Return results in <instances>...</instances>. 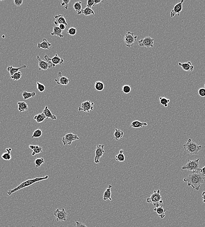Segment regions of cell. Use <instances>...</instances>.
<instances>
[{"instance_id": "1", "label": "cell", "mask_w": 205, "mask_h": 227, "mask_svg": "<svg viewBox=\"0 0 205 227\" xmlns=\"http://www.w3.org/2000/svg\"><path fill=\"white\" fill-rule=\"evenodd\" d=\"M183 181L187 183L189 186H191L196 191H199L205 180V176L201 172L192 173L183 179Z\"/></svg>"}, {"instance_id": "2", "label": "cell", "mask_w": 205, "mask_h": 227, "mask_svg": "<svg viewBox=\"0 0 205 227\" xmlns=\"http://www.w3.org/2000/svg\"><path fill=\"white\" fill-rule=\"evenodd\" d=\"M49 177V176H46L44 177H37V178H34V179H30V180L25 181L24 182H23L22 184H20L19 185H18L16 188H15L14 189H12V190H10L8 191L7 192V194L8 195H12V194H14L17 191H18L19 190L26 188V187H28V186L33 184L35 183L41 181L47 180Z\"/></svg>"}, {"instance_id": "3", "label": "cell", "mask_w": 205, "mask_h": 227, "mask_svg": "<svg viewBox=\"0 0 205 227\" xmlns=\"http://www.w3.org/2000/svg\"><path fill=\"white\" fill-rule=\"evenodd\" d=\"M185 152L189 155H196L202 149V145H199L189 138L186 143L183 145Z\"/></svg>"}, {"instance_id": "4", "label": "cell", "mask_w": 205, "mask_h": 227, "mask_svg": "<svg viewBox=\"0 0 205 227\" xmlns=\"http://www.w3.org/2000/svg\"><path fill=\"white\" fill-rule=\"evenodd\" d=\"M147 202L148 203H152L153 205L155 207H159V203H163V202L160 194V190L158 189L154 191L151 197L147 198Z\"/></svg>"}, {"instance_id": "5", "label": "cell", "mask_w": 205, "mask_h": 227, "mask_svg": "<svg viewBox=\"0 0 205 227\" xmlns=\"http://www.w3.org/2000/svg\"><path fill=\"white\" fill-rule=\"evenodd\" d=\"M200 159L193 160H188V163L182 167V169L188 171H191L192 173L200 172Z\"/></svg>"}, {"instance_id": "6", "label": "cell", "mask_w": 205, "mask_h": 227, "mask_svg": "<svg viewBox=\"0 0 205 227\" xmlns=\"http://www.w3.org/2000/svg\"><path fill=\"white\" fill-rule=\"evenodd\" d=\"M80 138L77 134L72 133L67 134L62 138V142L64 145H70L74 141L79 140Z\"/></svg>"}, {"instance_id": "7", "label": "cell", "mask_w": 205, "mask_h": 227, "mask_svg": "<svg viewBox=\"0 0 205 227\" xmlns=\"http://www.w3.org/2000/svg\"><path fill=\"white\" fill-rule=\"evenodd\" d=\"M137 38L138 36H134L133 33L128 32L124 36L123 40L127 47H131L134 44V43L137 40Z\"/></svg>"}, {"instance_id": "8", "label": "cell", "mask_w": 205, "mask_h": 227, "mask_svg": "<svg viewBox=\"0 0 205 227\" xmlns=\"http://www.w3.org/2000/svg\"><path fill=\"white\" fill-rule=\"evenodd\" d=\"M53 215L56 218V221L57 222H64L66 221L68 213L65 211L64 208H63L62 210L56 209L54 212Z\"/></svg>"}, {"instance_id": "9", "label": "cell", "mask_w": 205, "mask_h": 227, "mask_svg": "<svg viewBox=\"0 0 205 227\" xmlns=\"http://www.w3.org/2000/svg\"><path fill=\"white\" fill-rule=\"evenodd\" d=\"M105 145H98L96 146L95 151L96 155L94 159V162L96 164L100 163V159L105 153Z\"/></svg>"}, {"instance_id": "10", "label": "cell", "mask_w": 205, "mask_h": 227, "mask_svg": "<svg viewBox=\"0 0 205 227\" xmlns=\"http://www.w3.org/2000/svg\"><path fill=\"white\" fill-rule=\"evenodd\" d=\"M154 39L149 36L146 37L138 41V45L141 47L152 48L153 47Z\"/></svg>"}, {"instance_id": "11", "label": "cell", "mask_w": 205, "mask_h": 227, "mask_svg": "<svg viewBox=\"0 0 205 227\" xmlns=\"http://www.w3.org/2000/svg\"><path fill=\"white\" fill-rule=\"evenodd\" d=\"M37 59L38 61V67L39 70H46L48 69L55 67V66L51 62H45L40 59L39 55L37 56Z\"/></svg>"}, {"instance_id": "12", "label": "cell", "mask_w": 205, "mask_h": 227, "mask_svg": "<svg viewBox=\"0 0 205 227\" xmlns=\"http://www.w3.org/2000/svg\"><path fill=\"white\" fill-rule=\"evenodd\" d=\"M94 102H91L90 101H85L81 104V106L78 108L79 111H83L85 112L89 113L90 111L94 110Z\"/></svg>"}, {"instance_id": "13", "label": "cell", "mask_w": 205, "mask_h": 227, "mask_svg": "<svg viewBox=\"0 0 205 227\" xmlns=\"http://www.w3.org/2000/svg\"><path fill=\"white\" fill-rule=\"evenodd\" d=\"M44 58L46 59L47 62H51L55 66L63 64L64 62V59L58 56L57 54H56L53 58H50L47 55H45Z\"/></svg>"}, {"instance_id": "14", "label": "cell", "mask_w": 205, "mask_h": 227, "mask_svg": "<svg viewBox=\"0 0 205 227\" xmlns=\"http://www.w3.org/2000/svg\"><path fill=\"white\" fill-rule=\"evenodd\" d=\"M184 2V0H181L180 2L176 4L174 7L173 8L170 13L171 17L173 18L176 14H177L178 16H180V13L183 10V4Z\"/></svg>"}, {"instance_id": "15", "label": "cell", "mask_w": 205, "mask_h": 227, "mask_svg": "<svg viewBox=\"0 0 205 227\" xmlns=\"http://www.w3.org/2000/svg\"><path fill=\"white\" fill-rule=\"evenodd\" d=\"M55 81L58 84L67 85L69 83L70 80L66 76H63L61 72H59L57 78L55 79Z\"/></svg>"}, {"instance_id": "16", "label": "cell", "mask_w": 205, "mask_h": 227, "mask_svg": "<svg viewBox=\"0 0 205 227\" xmlns=\"http://www.w3.org/2000/svg\"><path fill=\"white\" fill-rule=\"evenodd\" d=\"M179 66H181L183 68L184 71L187 72H190V71H193L194 70V66L192 65L191 62L190 61H188L186 63H179L178 64Z\"/></svg>"}, {"instance_id": "17", "label": "cell", "mask_w": 205, "mask_h": 227, "mask_svg": "<svg viewBox=\"0 0 205 227\" xmlns=\"http://www.w3.org/2000/svg\"><path fill=\"white\" fill-rule=\"evenodd\" d=\"M55 21L54 23L55 25H60V24H64L67 26V23L66 19H65L63 16L62 15H58L57 16H55Z\"/></svg>"}, {"instance_id": "18", "label": "cell", "mask_w": 205, "mask_h": 227, "mask_svg": "<svg viewBox=\"0 0 205 227\" xmlns=\"http://www.w3.org/2000/svg\"><path fill=\"white\" fill-rule=\"evenodd\" d=\"M52 44L49 43L46 39H44L42 42L41 43L38 44V49H49V48L51 47Z\"/></svg>"}, {"instance_id": "19", "label": "cell", "mask_w": 205, "mask_h": 227, "mask_svg": "<svg viewBox=\"0 0 205 227\" xmlns=\"http://www.w3.org/2000/svg\"><path fill=\"white\" fill-rule=\"evenodd\" d=\"M42 113L47 117V119L50 118V119L53 120L57 119V117H56V116L53 115L48 106L45 107V108L43 111Z\"/></svg>"}, {"instance_id": "20", "label": "cell", "mask_w": 205, "mask_h": 227, "mask_svg": "<svg viewBox=\"0 0 205 227\" xmlns=\"http://www.w3.org/2000/svg\"><path fill=\"white\" fill-rule=\"evenodd\" d=\"M26 68V66L25 65L18 68H15L12 66H9L7 68V71L9 72L10 76H12L13 74L18 72L20 70L22 69H25Z\"/></svg>"}, {"instance_id": "21", "label": "cell", "mask_w": 205, "mask_h": 227, "mask_svg": "<svg viewBox=\"0 0 205 227\" xmlns=\"http://www.w3.org/2000/svg\"><path fill=\"white\" fill-rule=\"evenodd\" d=\"M154 211L156 212V213L158 215V216L160 218L163 219L165 217V213L166 212V210L163 208V206L162 205L161 206L159 207H155L154 209Z\"/></svg>"}, {"instance_id": "22", "label": "cell", "mask_w": 205, "mask_h": 227, "mask_svg": "<svg viewBox=\"0 0 205 227\" xmlns=\"http://www.w3.org/2000/svg\"><path fill=\"white\" fill-rule=\"evenodd\" d=\"M29 148L30 149L33 150V152L32 154V156H34L42 152V148L39 145H29Z\"/></svg>"}, {"instance_id": "23", "label": "cell", "mask_w": 205, "mask_h": 227, "mask_svg": "<svg viewBox=\"0 0 205 227\" xmlns=\"http://www.w3.org/2000/svg\"><path fill=\"white\" fill-rule=\"evenodd\" d=\"M148 126V124L146 122H140L139 121H133L131 123V128H142L144 126Z\"/></svg>"}, {"instance_id": "24", "label": "cell", "mask_w": 205, "mask_h": 227, "mask_svg": "<svg viewBox=\"0 0 205 227\" xmlns=\"http://www.w3.org/2000/svg\"><path fill=\"white\" fill-rule=\"evenodd\" d=\"M112 187V186L110 185H109L107 189L105 191V193H104V197H103V199L105 201H107V200H110V201H112V198L111 197V189Z\"/></svg>"}, {"instance_id": "25", "label": "cell", "mask_w": 205, "mask_h": 227, "mask_svg": "<svg viewBox=\"0 0 205 227\" xmlns=\"http://www.w3.org/2000/svg\"><path fill=\"white\" fill-rule=\"evenodd\" d=\"M62 32H63V31L61 30L59 28V27L55 26L54 27L53 32L51 33L50 34H51V36H56L59 37L60 38H62L63 37V36L62 35Z\"/></svg>"}, {"instance_id": "26", "label": "cell", "mask_w": 205, "mask_h": 227, "mask_svg": "<svg viewBox=\"0 0 205 227\" xmlns=\"http://www.w3.org/2000/svg\"><path fill=\"white\" fill-rule=\"evenodd\" d=\"M17 104L18 106V111L20 112L25 111L28 109V105L25 102H18Z\"/></svg>"}, {"instance_id": "27", "label": "cell", "mask_w": 205, "mask_h": 227, "mask_svg": "<svg viewBox=\"0 0 205 227\" xmlns=\"http://www.w3.org/2000/svg\"><path fill=\"white\" fill-rule=\"evenodd\" d=\"M6 150L7 151L6 153H4L1 155V158L5 161H9L11 159V153L12 149L11 148L6 149Z\"/></svg>"}, {"instance_id": "28", "label": "cell", "mask_w": 205, "mask_h": 227, "mask_svg": "<svg viewBox=\"0 0 205 227\" xmlns=\"http://www.w3.org/2000/svg\"><path fill=\"white\" fill-rule=\"evenodd\" d=\"M82 4L81 1H78L74 5V8L78 15H81L82 13Z\"/></svg>"}, {"instance_id": "29", "label": "cell", "mask_w": 205, "mask_h": 227, "mask_svg": "<svg viewBox=\"0 0 205 227\" xmlns=\"http://www.w3.org/2000/svg\"><path fill=\"white\" fill-rule=\"evenodd\" d=\"M124 133L122 131L119 130L118 129H115V133H114V137L115 139L116 140H121L123 137Z\"/></svg>"}, {"instance_id": "30", "label": "cell", "mask_w": 205, "mask_h": 227, "mask_svg": "<svg viewBox=\"0 0 205 227\" xmlns=\"http://www.w3.org/2000/svg\"><path fill=\"white\" fill-rule=\"evenodd\" d=\"M34 119L37 122L40 123L42 122L45 119H47V117L45 116L44 114L42 113L35 116L34 118Z\"/></svg>"}, {"instance_id": "31", "label": "cell", "mask_w": 205, "mask_h": 227, "mask_svg": "<svg viewBox=\"0 0 205 227\" xmlns=\"http://www.w3.org/2000/svg\"><path fill=\"white\" fill-rule=\"evenodd\" d=\"M22 96L24 100H27V99L36 97V93L35 92L30 93V92H28L26 91H25L24 92H23Z\"/></svg>"}, {"instance_id": "32", "label": "cell", "mask_w": 205, "mask_h": 227, "mask_svg": "<svg viewBox=\"0 0 205 227\" xmlns=\"http://www.w3.org/2000/svg\"><path fill=\"white\" fill-rule=\"evenodd\" d=\"M82 13L84 14V15L85 16H90V15H94V16L95 15L94 11L92 9L88 8L87 7L85 8L84 10H82Z\"/></svg>"}, {"instance_id": "33", "label": "cell", "mask_w": 205, "mask_h": 227, "mask_svg": "<svg viewBox=\"0 0 205 227\" xmlns=\"http://www.w3.org/2000/svg\"><path fill=\"white\" fill-rule=\"evenodd\" d=\"M94 86L95 88L96 91H100L104 90L105 85H104V83L102 82L101 81H98L96 82Z\"/></svg>"}, {"instance_id": "34", "label": "cell", "mask_w": 205, "mask_h": 227, "mask_svg": "<svg viewBox=\"0 0 205 227\" xmlns=\"http://www.w3.org/2000/svg\"><path fill=\"white\" fill-rule=\"evenodd\" d=\"M159 101H160V104L163 105L165 107H168V104L170 101L169 99H167L164 97H160L159 98Z\"/></svg>"}, {"instance_id": "35", "label": "cell", "mask_w": 205, "mask_h": 227, "mask_svg": "<svg viewBox=\"0 0 205 227\" xmlns=\"http://www.w3.org/2000/svg\"><path fill=\"white\" fill-rule=\"evenodd\" d=\"M45 160L43 158H37L35 160V165L37 168H39L42 164L44 163Z\"/></svg>"}, {"instance_id": "36", "label": "cell", "mask_w": 205, "mask_h": 227, "mask_svg": "<svg viewBox=\"0 0 205 227\" xmlns=\"http://www.w3.org/2000/svg\"><path fill=\"white\" fill-rule=\"evenodd\" d=\"M22 76V73L20 71H18L17 73L13 74L12 76H10V78L12 79L14 81L19 80Z\"/></svg>"}, {"instance_id": "37", "label": "cell", "mask_w": 205, "mask_h": 227, "mask_svg": "<svg viewBox=\"0 0 205 227\" xmlns=\"http://www.w3.org/2000/svg\"><path fill=\"white\" fill-rule=\"evenodd\" d=\"M42 130L38 128V129L36 130L35 132H34L32 136V138H39L42 136Z\"/></svg>"}, {"instance_id": "38", "label": "cell", "mask_w": 205, "mask_h": 227, "mask_svg": "<svg viewBox=\"0 0 205 227\" xmlns=\"http://www.w3.org/2000/svg\"><path fill=\"white\" fill-rule=\"evenodd\" d=\"M116 160L118 162H123L125 161V156L123 153H119L115 157Z\"/></svg>"}, {"instance_id": "39", "label": "cell", "mask_w": 205, "mask_h": 227, "mask_svg": "<svg viewBox=\"0 0 205 227\" xmlns=\"http://www.w3.org/2000/svg\"><path fill=\"white\" fill-rule=\"evenodd\" d=\"M67 33L70 36H75L77 32L76 28L74 27H70L67 30Z\"/></svg>"}, {"instance_id": "40", "label": "cell", "mask_w": 205, "mask_h": 227, "mask_svg": "<svg viewBox=\"0 0 205 227\" xmlns=\"http://www.w3.org/2000/svg\"><path fill=\"white\" fill-rule=\"evenodd\" d=\"M131 86L128 85H125L122 87L123 92L125 94H129L131 92Z\"/></svg>"}, {"instance_id": "41", "label": "cell", "mask_w": 205, "mask_h": 227, "mask_svg": "<svg viewBox=\"0 0 205 227\" xmlns=\"http://www.w3.org/2000/svg\"><path fill=\"white\" fill-rule=\"evenodd\" d=\"M37 89L39 92H43L44 91L45 89V86L44 85L39 82H37Z\"/></svg>"}, {"instance_id": "42", "label": "cell", "mask_w": 205, "mask_h": 227, "mask_svg": "<svg viewBox=\"0 0 205 227\" xmlns=\"http://www.w3.org/2000/svg\"><path fill=\"white\" fill-rule=\"evenodd\" d=\"M198 94L201 97H205V89L204 88H201L198 91Z\"/></svg>"}, {"instance_id": "43", "label": "cell", "mask_w": 205, "mask_h": 227, "mask_svg": "<svg viewBox=\"0 0 205 227\" xmlns=\"http://www.w3.org/2000/svg\"><path fill=\"white\" fill-rule=\"evenodd\" d=\"M94 0H88L86 7L92 9V7L94 6Z\"/></svg>"}, {"instance_id": "44", "label": "cell", "mask_w": 205, "mask_h": 227, "mask_svg": "<svg viewBox=\"0 0 205 227\" xmlns=\"http://www.w3.org/2000/svg\"><path fill=\"white\" fill-rule=\"evenodd\" d=\"M70 1V0H63V3H61V6H63L65 5V8L67 10V9H68V5H69V4Z\"/></svg>"}, {"instance_id": "45", "label": "cell", "mask_w": 205, "mask_h": 227, "mask_svg": "<svg viewBox=\"0 0 205 227\" xmlns=\"http://www.w3.org/2000/svg\"><path fill=\"white\" fill-rule=\"evenodd\" d=\"M23 2V0H14V3L17 7H20Z\"/></svg>"}, {"instance_id": "46", "label": "cell", "mask_w": 205, "mask_h": 227, "mask_svg": "<svg viewBox=\"0 0 205 227\" xmlns=\"http://www.w3.org/2000/svg\"><path fill=\"white\" fill-rule=\"evenodd\" d=\"M76 227H87L84 224L79 222H76Z\"/></svg>"}, {"instance_id": "47", "label": "cell", "mask_w": 205, "mask_h": 227, "mask_svg": "<svg viewBox=\"0 0 205 227\" xmlns=\"http://www.w3.org/2000/svg\"><path fill=\"white\" fill-rule=\"evenodd\" d=\"M104 1H102V0H94V6H95L96 5H97V4H100V3H101L102 2H103Z\"/></svg>"}, {"instance_id": "48", "label": "cell", "mask_w": 205, "mask_h": 227, "mask_svg": "<svg viewBox=\"0 0 205 227\" xmlns=\"http://www.w3.org/2000/svg\"><path fill=\"white\" fill-rule=\"evenodd\" d=\"M65 25H64V24H60L59 26V28L61 29V30L63 31V30H64L65 28Z\"/></svg>"}, {"instance_id": "49", "label": "cell", "mask_w": 205, "mask_h": 227, "mask_svg": "<svg viewBox=\"0 0 205 227\" xmlns=\"http://www.w3.org/2000/svg\"><path fill=\"white\" fill-rule=\"evenodd\" d=\"M200 172L204 176H205V166L200 169Z\"/></svg>"}, {"instance_id": "50", "label": "cell", "mask_w": 205, "mask_h": 227, "mask_svg": "<svg viewBox=\"0 0 205 227\" xmlns=\"http://www.w3.org/2000/svg\"><path fill=\"white\" fill-rule=\"evenodd\" d=\"M202 201L203 203H205V192L203 191L202 194Z\"/></svg>"}, {"instance_id": "51", "label": "cell", "mask_w": 205, "mask_h": 227, "mask_svg": "<svg viewBox=\"0 0 205 227\" xmlns=\"http://www.w3.org/2000/svg\"><path fill=\"white\" fill-rule=\"evenodd\" d=\"M120 153H123V150H120Z\"/></svg>"}, {"instance_id": "52", "label": "cell", "mask_w": 205, "mask_h": 227, "mask_svg": "<svg viewBox=\"0 0 205 227\" xmlns=\"http://www.w3.org/2000/svg\"><path fill=\"white\" fill-rule=\"evenodd\" d=\"M35 227V226H32V227Z\"/></svg>"}, {"instance_id": "53", "label": "cell", "mask_w": 205, "mask_h": 227, "mask_svg": "<svg viewBox=\"0 0 205 227\" xmlns=\"http://www.w3.org/2000/svg\"><path fill=\"white\" fill-rule=\"evenodd\" d=\"M204 87H205V88H205V84H204Z\"/></svg>"}, {"instance_id": "54", "label": "cell", "mask_w": 205, "mask_h": 227, "mask_svg": "<svg viewBox=\"0 0 205 227\" xmlns=\"http://www.w3.org/2000/svg\"></svg>"}]
</instances>
